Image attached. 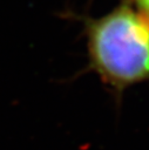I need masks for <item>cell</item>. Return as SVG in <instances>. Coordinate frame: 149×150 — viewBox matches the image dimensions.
Here are the masks:
<instances>
[{"mask_svg": "<svg viewBox=\"0 0 149 150\" xmlns=\"http://www.w3.org/2000/svg\"><path fill=\"white\" fill-rule=\"evenodd\" d=\"M89 67L117 93L149 80V21L131 5L84 20Z\"/></svg>", "mask_w": 149, "mask_h": 150, "instance_id": "1", "label": "cell"}, {"mask_svg": "<svg viewBox=\"0 0 149 150\" xmlns=\"http://www.w3.org/2000/svg\"><path fill=\"white\" fill-rule=\"evenodd\" d=\"M149 21V0H124Z\"/></svg>", "mask_w": 149, "mask_h": 150, "instance_id": "2", "label": "cell"}]
</instances>
